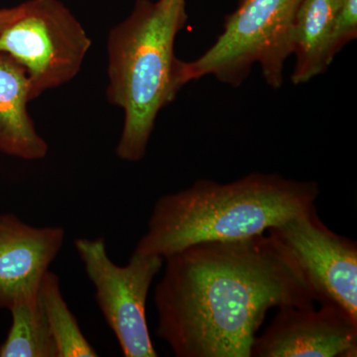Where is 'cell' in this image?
Wrapping results in <instances>:
<instances>
[{"mask_svg": "<svg viewBox=\"0 0 357 357\" xmlns=\"http://www.w3.org/2000/svg\"><path fill=\"white\" fill-rule=\"evenodd\" d=\"M164 262L156 333L177 357H251L270 310L318 302L299 264L267 232L194 244Z\"/></svg>", "mask_w": 357, "mask_h": 357, "instance_id": "obj_1", "label": "cell"}, {"mask_svg": "<svg viewBox=\"0 0 357 357\" xmlns=\"http://www.w3.org/2000/svg\"><path fill=\"white\" fill-rule=\"evenodd\" d=\"M319 195L314 181L277 174H249L227 184L201 178L155 203L134 253L165 259L194 244L260 236L316 208Z\"/></svg>", "mask_w": 357, "mask_h": 357, "instance_id": "obj_2", "label": "cell"}, {"mask_svg": "<svg viewBox=\"0 0 357 357\" xmlns=\"http://www.w3.org/2000/svg\"><path fill=\"white\" fill-rule=\"evenodd\" d=\"M187 21L185 0H136L129 16L110 30L107 96L123 110L116 146L123 161L144 158L159 112L183 88L174 46Z\"/></svg>", "mask_w": 357, "mask_h": 357, "instance_id": "obj_3", "label": "cell"}, {"mask_svg": "<svg viewBox=\"0 0 357 357\" xmlns=\"http://www.w3.org/2000/svg\"><path fill=\"white\" fill-rule=\"evenodd\" d=\"M300 2L238 0L215 43L196 60L180 61L181 84L211 76L238 88L258 65L266 84L280 89L286 61L292 56L294 21Z\"/></svg>", "mask_w": 357, "mask_h": 357, "instance_id": "obj_4", "label": "cell"}, {"mask_svg": "<svg viewBox=\"0 0 357 357\" xmlns=\"http://www.w3.org/2000/svg\"><path fill=\"white\" fill-rule=\"evenodd\" d=\"M21 14L0 34V51L27 73L30 100L77 77L91 40L60 0H27Z\"/></svg>", "mask_w": 357, "mask_h": 357, "instance_id": "obj_5", "label": "cell"}, {"mask_svg": "<svg viewBox=\"0 0 357 357\" xmlns=\"http://www.w3.org/2000/svg\"><path fill=\"white\" fill-rule=\"evenodd\" d=\"M75 248L83 262L103 318L126 357H157L148 328L146 302L164 258L134 253L124 266L109 256L102 237L77 238Z\"/></svg>", "mask_w": 357, "mask_h": 357, "instance_id": "obj_6", "label": "cell"}, {"mask_svg": "<svg viewBox=\"0 0 357 357\" xmlns=\"http://www.w3.org/2000/svg\"><path fill=\"white\" fill-rule=\"evenodd\" d=\"M293 256L321 304L357 321V244L319 220L316 208L268 229Z\"/></svg>", "mask_w": 357, "mask_h": 357, "instance_id": "obj_7", "label": "cell"}, {"mask_svg": "<svg viewBox=\"0 0 357 357\" xmlns=\"http://www.w3.org/2000/svg\"><path fill=\"white\" fill-rule=\"evenodd\" d=\"M357 321L340 307L321 304L279 307L256 337L251 357H356Z\"/></svg>", "mask_w": 357, "mask_h": 357, "instance_id": "obj_8", "label": "cell"}, {"mask_svg": "<svg viewBox=\"0 0 357 357\" xmlns=\"http://www.w3.org/2000/svg\"><path fill=\"white\" fill-rule=\"evenodd\" d=\"M59 227H34L13 213L0 215V309L38 290L65 241Z\"/></svg>", "mask_w": 357, "mask_h": 357, "instance_id": "obj_9", "label": "cell"}, {"mask_svg": "<svg viewBox=\"0 0 357 357\" xmlns=\"http://www.w3.org/2000/svg\"><path fill=\"white\" fill-rule=\"evenodd\" d=\"M27 73L8 54L0 51V152L28 161L48 154V143L37 131L28 112Z\"/></svg>", "mask_w": 357, "mask_h": 357, "instance_id": "obj_10", "label": "cell"}, {"mask_svg": "<svg viewBox=\"0 0 357 357\" xmlns=\"http://www.w3.org/2000/svg\"><path fill=\"white\" fill-rule=\"evenodd\" d=\"M340 0H301L294 21L292 83H309L332 64L331 46Z\"/></svg>", "mask_w": 357, "mask_h": 357, "instance_id": "obj_11", "label": "cell"}, {"mask_svg": "<svg viewBox=\"0 0 357 357\" xmlns=\"http://www.w3.org/2000/svg\"><path fill=\"white\" fill-rule=\"evenodd\" d=\"M39 289L9 307L13 324L0 345V357H57Z\"/></svg>", "mask_w": 357, "mask_h": 357, "instance_id": "obj_12", "label": "cell"}, {"mask_svg": "<svg viewBox=\"0 0 357 357\" xmlns=\"http://www.w3.org/2000/svg\"><path fill=\"white\" fill-rule=\"evenodd\" d=\"M39 292L57 357L98 356L66 303L57 275L50 270L47 271Z\"/></svg>", "mask_w": 357, "mask_h": 357, "instance_id": "obj_13", "label": "cell"}, {"mask_svg": "<svg viewBox=\"0 0 357 357\" xmlns=\"http://www.w3.org/2000/svg\"><path fill=\"white\" fill-rule=\"evenodd\" d=\"M356 37L357 0H340L331 46L333 58Z\"/></svg>", "mask_w": 357, "mask_h": 357, "instance_id": "obj_14", "label": "cell"}, {"mask_svg": "<svg viewBox=\"0 0 357 357\" xmlns=\"http://www.w3.org/2000/svg\"><path fill=\"white\" fill-rule=\"evenodd\" d=\"M22 11V6L10 7V8H0V34L3 32L7 26L13 23Z\"/></svg>", "mask_w": 357, "mask_h": 357, "instance_id": "obj_15", "label": "cell"}]
</instances>
